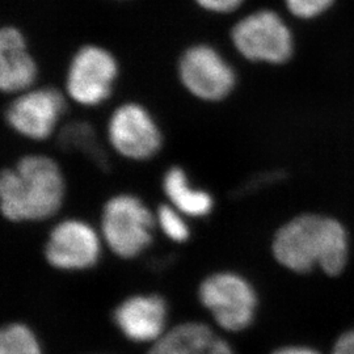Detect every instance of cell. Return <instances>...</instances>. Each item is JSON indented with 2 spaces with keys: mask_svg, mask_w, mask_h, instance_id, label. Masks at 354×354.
Segmentation results:
<instances>
[{
  "mask_svg": "<svg viewBox=\"0 0 354 354\" xmlns=\"http://www.w3.org/2000/svg\"><path fill=\"white\" fill-rule=\"evenodd\" d=\"M0 354H42V346L33 329L13 322L0 330Z\"/></svg>",
  "mask_w": 354,
  "mask_h": 354,
  "instance_id": "2e32d148",
  "label": "cell"
},
{
  "mask_svg": "<svg viewBox=\"0 0 354 354\" xmlns=\"http://www.w3.org/2000/svg\"><path fill=\"white\" fill-rule=\"evenodd\" d=\"M162 187L168 203L187 218H205L214 209L212 193L194 187L180 165H172L165 171Z\"/></svg>",
  "mask_w": 354,
  "mask_h": 354,
  "instance_id": "5bb4252c",
  "label": "cell"
},
{
  "mask_svg": "<svg viewBox=\"0 0 354 354\" xmlns=\"http://www.w3.org/2000/svg\"><path fill=\"white\" fill-rule=\"evenodd\" d=\"M102 243V234L88 222L68 218L51 228L44 257L57 270H88L100 261Z\"/></svg>",
  "mask_w": 354,
  "mask_h": 354,
  "instance_id": "30bf717a",
  "label": "cell"
},
{
  "mask_svg": "<svg viewBox=\"0 0 354 354\" xmlns=\"http://www.w3.org/2000/svg\"><path fill=\"white\" fill-rule=\"evenodd\" d=\"M156 226L167 239L174 243H185L190 238V227L187 216L169 203L160 205L155 212Z\"/></svg>",
  "mask_w": 354,
  "mask_h": 354,
  "instance_id": "e0dca14e",
  "label": "cell"
},
{
  "mask_svg": "<svg viewBox=\"0 0 354 354\" xmlns=\"http://www.w3.org/2000/svg\"><path fill=\"white\" fill-rule=\"evenodd\" d=\"M335 0H283L286 11L299 20H311L326 12Z\"/></svg>",
  "mask_w": 354,
  "mask_h": 354,
  "instance_id": "d6986e66",
  "label": "cell"
},
{
  "mask_svg": "<svg viewBox=\"0 0 354 354\" xmlns=\"http://www.w3.org/2000/svg\"><path fill=\"white\" fill-rule=\"evenodd\" d=\"M66 180L61 165L49 155L28 153L0 175V209L16 223L42 222L64 203Z\"/></svg>",
  "mask_w": 354,
  "mask_h": 354,
  "instance_id": "6da1fadb",
  "label": "cell"
},
{
  "mask_svg": "<svg viewBox=\"0 0 354 354\" xmlns=\"http://www.w3.org/2000/svg\"><path fill=\"white\" fill-rule=\"evenodd\" d=\"M198 299L215 324L231 333L252 326L259 304L252 283L231 270L215 272L203 279L198 286Z\"/></svg>",
  "mask_w": 354,
  "mask_h": 354,
  "instance_id": "9c48e42d",
  "label": "cell"
},
{
  "mask_svg": "<svg viewBox=\"0 0 354 354\" xmlns=\"http://www.w3.org/2000/svg\"><path fill=\"white\" fill-rule=\"evenodd\" d=\"M168 304L159 294H136L114 308V326L133 342H158L168 330Z\"/></svg>",
  "mask_w": 354,
  "mask_h": 354,
  "instance_id": "7c38bea8",
  "label": "cell"
},
{
  "mask_svg": "<svg viewBox=\"0 0 354 354\" xmlns=\"http://www.w3.org/2000/svg\"><path fill=\"white\" fill-rule=\"evenodd\" d=\"M155 227V213L136 194H115L102 207V241L122 260H133L145 252L153 241Z\"/></svg>",
  "mask_w": 354,
  "mask_h": 354,
  "instance_id": "8992f818",
  "label": "cell"
},
{
  "mask_svg": "<svg viewBox=\"0 0 354 354\" xmlns=\"http://www.w3.org/2000/svg\"><path fill=\"white\" fill-rule=\"evenodd\" d=\"M272 250L274 259L289 270L307 273L319 266L329 276H337L346 264L348 238L335 219L301 215L279 228Z\"/></svg>",
  "mask_w": 354,
  "mask_h": 354,
  "instance_id": "7a4b0ae2",
  "label": "cell"
},
{
  "mask_svg": "<svg viewBox=\"0 0 354 354\" xmlns=\"http://www.w3.org/2000/svg\"><path fill=\"white\" fill-rule=\"evenodd\" d=\"M273 354H319L313 349L304 348V346H288V348H281L276 351Z\"/></svg>",
  "mask_w": 354,
  "mask_h": 354,
  "instance_id": "44dd1931",
  "label": "cell"
},
{
  "mask_svg": "<svg viewBox=\"0 0 354 354\" xmlns=\"http://www.w3.org/2000/svg\"><path fill=\"white\" fill-rule=\"evenodd\" d=\"M251 0H192L201 12L216 19H232L243 12Z\"/></svg>",
  "mask_w": 354,
  "mask_h": 354,
  "instance_id": "ac0fdd59",
  "label": "cell"
},
{
  "mask_svg": "<svg viewBox=\"0 0 354 354\" xmlns=\"http://www.w3.org/2000/svg\"><path fill=\"white\" fill-rule=\"evenodd\" d=\"M175 77L178 87L193 102L216 106L236 93L241 67L222 46L209 39H196L177 54Z\"/></svg>",
  "mask_w": 354,
  "mask_h": 354,
  "instance_id": "3957f363",
  "label": "cell"
},
{
  "mask_svg": "<svg viewBox=\"0 0 354 354\" xmlns=\"http://www.w3.org/2000/svg\"><path fill=\"white\" fill-rule=\"evenodd\" d=\"M149 354H235L232 346L210 326L184 322L152 344Z\"/></svg>",
  "mask_w": 354,
  "mask_h": 354,
  "instance_id": "4fadbf2b",
  "label": "cell"
},
{
  "mask_svg": "<svg viewBox=\"0 0 354 354\" xmlns=\"http://www.w3.org/2000/svg\"><path fill=\"white\" fill-rule=\"evenodd\" d=\"M122 67L111 48L84 42L70 55L61 87L71 105L96 109L115 97Z\"/></svg>",
  "mask_w": 354,
  "mask_h": 354,
  "instance_id": "5b68a950",
  "label": "cell"
},
{
  "mask_svg": "<svg viewBox=\"0 0 354 354\" xmlns=\"http://www.w3.org/2000/svg\"><path fill=\"white\" fill-rule=\"evenodd\" d=\"M228 53L250 66H283L295 51V38L281 13L269 7L247 8L230 19Z\"/></svg>",
  "mask_w": 354,
  "mask_h": 354,
  "instance_id": "277c9868",
  "label": "cell"
},
{
  "mask_svg": "<svg viewBox=\"0 0 354 354\" xmlns=\"http://www.w3.org/2000/svg\"><path fill=\"white\" fill-rule=\"evenodd\" d=\"M109 1H113V3H130V1H134V0H109Z\"/></svg>",
  "mask_w": 354,
  "mask_h": 354,
  "instance_id": "7402d4cb",
  "label": "cell"
},
{
  "mask_svg": "<svg viewBox=\"0 0 354 354\" xmlns=\"http://www.w3.org/2000/svg\"><path fill=\"white\" fill-rule=\"evenodd\" d=\"M57 137L59 147L64 151L79 152L97 167L108 168L106 155L92 124L80 120L62 124Z\"/></svg>",
  "mask_w": 354,
  "mask_h": 354,
  "instance_id": "9a60e30c",
  "label": "cell"
},
{
  "mask_svg": "<svg viewBox=\"0 0 354 354\" xmlns=\"http://www.w3.org/2000/svg\"><path fill=\"white\" fill-rule=\"evenodd\" d=\"M332 354H354V330L345 333L339 339Z\"/></svg>",
  "mask_w": 354,
  "mask_h": 354,
  "instance_id": "ffe728a7",
  "label": "cell"
},
{
  "mask_svg": "<svg viewBox=\"0 0 354 354\" xmlns=\"http://www.w3.org/2000/svg\"><path fill=\"white\" fill-rule=\"evenodd\" d=\"M41 83V66L21 26H0V92L6 97L33 88Z\"/></svg>",
  "mask_w": 354,
  "mask_h": 354,
  "instance_id": "8fae6325",
  "label": "cell"
},
{
  "mask_svg": "<svg viewBox=\"0 0 354 354\" xmlns=\"http://www.w3.org/2000/svg\"><path fill=\"white\" fill-rule=\"evenodd\" d=\"M108 145L131 162H147L162 151L165 134L146 102L127 97L117 102L105 124Z\"/></svg>",
  "mask_w": 354,
  "mask_h": 354,
  "instance_id": "52a82bcc",
  "label": "cell"
},
{
  "mask_svg": "<svg viewBox=\"0 0 354 354\" xmlns=\"http://www.w3.org/2000/svg\"><path fill=\"white\" fill-rule=\"evenodd\" d=\"M70 105L62 87L39 83L8 97L3 118L16 136L32 142H45L58 133Z\"/></svg>",
  "mask_w": 354,
  "mask_h": 354,
  "instance_id": "ba28073f",
  "label": "cell"
}]
</instances>
